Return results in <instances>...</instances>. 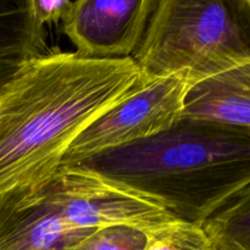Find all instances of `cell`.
<instances>
[{"mask_svg":"<svg viewBox=\"0 0 250 250\" xmlns=\"http://www.w3.org/2000/svg\"><path fill=\"white\" fill-rule=\"evenodd\" d=\"M182 116L250 131V60L195 82Z\"/></svg>","mask_w":250,"mask_h":250,"instance_id":"ba28073f","label":"cell"},{"mask_svg":"<svg viewBox=\"0 0 250 250\" xmlns=\"http://www.w3.org/2000/svg\"><path fill=\"white\" fill-rule=\"evenodd\" d=\"M42 185L0 199V250H71L94 232L63 221Z\"/></svg>","mask_w":250,"mask_h":250,"instance_id":"52a82bcc","label":"cell"},{"mask_svg":"<svg viewBox=\"0 0 250 250\" xmlns=\"http://www.w3.org/2000/svg\"><path fill=\"white\" fill-rule=\"evenodd\" d=\"M72 166L202 227L250 183V131L181 116L166 131Z\"/></svg>","mask_w":250,"mask_h":250,"instance_id":"7a4b0ae2","label":"cell"},{"mask_svg":"<svg viewBox=\"0 0 250 250\" xmlns=\"http://www.w3.org/2000/svg\"><path fill=\"white\" fill-rule=\"evenodd\" d=\"M212 250H250V183L203 225Z\"/></svg>","mask_w":250,"mask_h":250,"instance_id":"30bf717a","label":"cell"},{"mask_svg":"<svg viewBox=\"0 0 250 250\" xmlns=\"http://www.w3.org/2000/svg\"><path fill=\"white\" fill-rule=\"evenodd\" d=\"M144 250H212L203 227L175 221L149 234Z\"/></svg>","mask_w":250,"mask_h":250,"instance_id":"8fae6325","label":"cell"},{"mask_svg":"<svg viewBox=\"0 0 250 250\" xmlns=\"http://www.w3.org/2000/svg\"><path fill=\"white\" fill-rule=\"evenodd\" d=\"M156 0H76L62 21L76 54L89 59L132 58Z\"/></svg>","mask_w":250,"mask_h":250,"instance_id":"8992f818","label":"cell"},{"mask_svg":"<svg viewBox=\"0 0 250 250\" xmlns=\"http://www.w3.org/2000/svg\"><path fill=\"white\" fill-rule=\"evenodd\" d=\"M148 80H205L250 60V0H156L132 55Z\"/></svg>","mask_w":250,"mask_h":250,"instance_id":"3957f363","label":"cell"},{"mask_svg":"<svg viewBox=\"0 0 250 250\" xmlns=\"http://www.w3.org/2000/svg\"><path fill=\"white\" fill-rule=\"evenodd\" d=\"M46 54L45 31L34 20L29 0H0V84Z\"/></svg>","mask_w":250,"mask_h":250,"instance_id":"9c48e42d","label":"cell"},{"mask_svg":"<svg viewBox=\"0 0 250 250\" xmlns=\"http://www.w3.org/2000/svg\"><path fill=\"white\" fill-rule=\"evenodd\" d=\"M132 58L49 53L0 84V199L41 186L78 134L148 83Z\"/></svg>","mask_w":250,"mask_h":250,"instance_id":"6da1fadb","label":"cell"},{"mask_svg":"<svg viewBox=\"0 0 250 250\" xmlns=\"http://www.w3.org/2000/svg\"><path fill=\"white\" fill-rule=\"evenodd\" d=\"M193 84L187 71L149 81L81 132L61 166L76 165L166 131L183 115L186 95Z\"/></svg>","mask_w":250,"mask_h":250,"instance_id":"277c9868","label":"cell"},{"mask_svg":"<svg viewBox=\"0 0 250 250\" xmlns=\"http://www.w3.org/2000/svg\"><path fill=\"white\" fill-rule=\"evenodd\" d=\"M34 20L41 26L62 22L70 11L71 0H29Z\"/></svg>","mask_w":250,"mask_h":250,"instance_id":"4fadbf2b","label":"cell"},{"mask_svg":"<svg viewBox=\"0 0 250 250\" xmlns=\"http://www.w3.org/2000/svg\"><path fill=\"white\" fill-rule=\"evenodd\" d=\"M42 188L63 221L77 229L122 225L151 234L178 221L155 203L77 166H61Z\"/></svg>","mask_w":250,"mask_h":250,"instance_id":"5b68a950","label":"cell"},{"mask_svg":"<svg viewBox=\"0 0 250 250\" xmlns=\"http://www.w3.org/2000/svg\"><path fill=\"white\" fill-rule=\"evenodd\" d=\"M149 234L129 226H107L95 229L71 250H144Z\"/></svg>","mask_w":250,"mask_h":250,"instance_id":"7c38bea8","label":"cell"}]
</instances>
